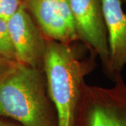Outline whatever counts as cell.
I'll list each match as a JSON object with an SVG mask.
<instances>
[{"label": "cell", "mask_w": 126, "mask_h": 126, "mask_svg": "<svg viewBox=\"0 0 126 126\" xmlns=\"http://www.w3.org/2000/svg\"><path fill=\"white\" fill-rule=\"evenodd\" d=\"M96 56L80 58L70 44L47 40L43 72L58 126H74L84 79L95 67Z\"/></svg>", "instance_id": "1"}, {"label": "cell", "mask_w": 126, "mask_h": 126, "mask_svg": "<svg viewBox=\"0 0 126 126\" xmlns=\"http://www.w3.org/2000/svg\"><path fill=\"white\" fill-rule=\"evenodd\" d=\"M42 70L18 63L0 81V116L23 126H58Z\"/></svg>", "instance_id": "2"}, {"label": "cell", "mask_w": 126, "mask_h": 126, "mask_svg": "<svg viewBox=\"0 0 126 126\" xmlns=\"http://www.w3.org/2000/svg\"><path fill=\"white\" fill-rule=\"evenodd\" d=\"M111 88L83 83L79 104L82 126H126V83L121 73Z\"/></svg>", "instance_id": "3"}, {"label": "cell", "mask_w": 126, "mask_h": 126, "mask_svg": "<svg viewBox=\"0 0 126 126\" xmlns=\"http://www.w3.org/2000/svg\"><path fill=\"white\" fill-rule=\"evenodd\" d=\"M16 61L43 71L46 42L24 4L7 20Z\"/></svg>", "instance_id": "4"}, {"label": "cell", "mask_w": 126, "mask_h": 126, "mask_svg": "<svg viewBox=\"0 0 126 126\" xmlns=\"http://www.w3.org/2000/svg\"><path fill=\"white\" fill-rule=\"evenodd\" d=\"M79 40L99 56L104 70L109 62L108 39L102 0H68Z\"/></svg>", "instance_id": "5"}, {"label": "cell", "mask_w": 126, "mask_h": 126, "mask_svg": "<svg viewBox=\"0 0 126 126\" xmlns=\"http://www.w3.org/2000/svg\"><path fill=\"white\" fill-rule=\"evenodd\" d=\"M47 40L71 44L79 40L68 0H23Z\"/></svg>", "instance_id": "6"}, {"label": "cell", "mask_w": 126, "mask_h": 126, "mask_svg": "<svg viewBox=\"0 0 126 126\" xmlns=\"http://www.w3.org/2000/svg\"><path fill=\"white\" fill-rule=\"evenodd\" d=\"M102 4L109 51L104 72L113 79L126 67V14L122 0H102Z\"/></svg>", "instance_id": "7"}, {"label": "cell", "mask_w": 126, "mask_h": 126, "mask_svg": "<svg viewBox=\"0 0 126 126\" xmlns=\"http://www.w3.org/2000/svg\"><path fill=\"white\" fill-rule=\"evenodd\" d=\"M23 2V0H0V18L7 21Z\"/></svg>", "instance_id": "8"}, {"label": "cell", "mask_w": 126, "mask_h": 126, "mask_svg": "<svg viewBox=\"0 0 126 126\" xmlns=\"http://www.w3.org/2000/svg\"><path fill=\"white\" fill-rule=\"evenodd\" d=\"M18 63L6 59L0 55V81L11 72Z\"/></svg>", "instance_id": "9"}, {"label": "cell", "mask_w": 126, "mask_h": 126, "mask_svg": "<svg viewBox=\"0 0 126 126\" xmlns=\"http://www.w3.org/2000/svg\"><path fill=\"white\" fill-rule=\"evenodd\" d=\"M0 126H18L15 124H13V123H9V122L6 121H4L2 119L0 118Z\"/></svg>", "instance_id": "10"}, {"label": "cell", "mask_w": 126, "mask_h": 126, "mask_svg": "<svg viewBox=\"0 0 126 126\" xmlns=\"http://www.w3.org/2000/svg\"><path fill=\"white\" fill-rule=\"evenodd\" d=\"M0 55L2 56V57H4V58H5L4 51V49H3V48H2V46L1 44V43H0Z\"/></svg>", "instance_id": "11"}, {"label": "cell", "mask_w": 126, "mask_h": 126, "mask_svg": "<svg viewBox=\"0 0 126 126\" xmlns=\"http://www.w3.org/2000/svg\"><path fill=\"white\" fill-rule=\"evenodd\" d=\"M122 2H125V3H126V0H122Z\"/></svg>", "instance_id": "12"}]
</instances>
